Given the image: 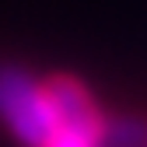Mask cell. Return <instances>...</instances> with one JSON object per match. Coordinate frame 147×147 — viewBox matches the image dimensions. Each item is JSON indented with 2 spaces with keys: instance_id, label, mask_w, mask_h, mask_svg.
I'll use <instances>...</instances> for the list:
<instances>
[{
  "instance_id": "1",
  "label": "cell",
  "mask_w": 147,
  "mask_h": 147,
  "mask_svg": "<svg viewBox=\"0 0 147 147\" xmlns=\"http://www.w3.org/2000/svg\"><path fill=\"white\" fill-rule=\"evenodd\" d=\"M0 116L28 147H46L56 137V116L49 109L46 88H35L18 67H0Z\"/></svg>"
},
{
  "instance_id": "2",
  "label": "cell",
  "mask_w": 147,
  "mask_h": 147,
  "mask_svg": "<svg viewBox=\"0 0 147 147\" xmlns=\"http://www.w3.org/2000/svg\"><path fill=\"white\" fill-rule=\"evenodd\" d=\"M46 98L49 109L56 116V133H70V137H88V140H98L102 137V116L91 95L74 81V77H53L46 84Z\"/></svg>"
},
{
  "instance_id": "3",
  "label": "cell",
  "mask_w": 147,
  "mask_h": 147,
  "mask_svg": "<svg viewBox=\"0 0 147 147\" xmlns=\"http://www.w3.org/2000/svg\"><path fill=\"white\" fill-rule=\"evenodd\" d=\"M98 147H147V126L140 119H116L102 126Z\"/></svg>"
},
{
  "instance_id": "4",
  "label": "cell",
  "mask_w": 147,
  "mask_h": 147,
  "mask_svg": "<svg viewBox=\"0 0 147 147\" xmlns=\"http://www.w3.org/2000/svg\"><path fill=\"white\" fill-rule=\"evenodd\" d=\"M46 147H98V140H88V137H70V133H56Z\"/></svg>"
}]
</instances>
